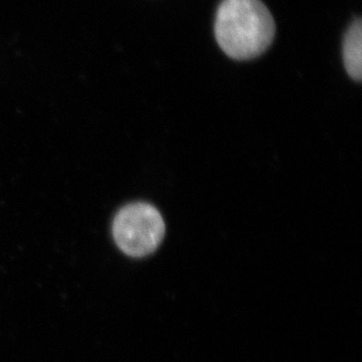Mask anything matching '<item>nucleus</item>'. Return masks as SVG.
Segmentation results:
<instances>
[{
    "mask_svg": "<svg viewBox=\"0 0 362 362\" xmlns=\"http://www.w3.org/2000/svg\"><path fill=\"white\" fill-rule=\"evenodd\" d=\"M275 33L273 16L261 0H223L218 6L214 35L230 58L247 61L261 56Z\"/></svg>",
    "mask_w": 362,
    "mask_h": 362,
    "instance_id": "1",
    "label": "nucleus"
},
{
    "mask_svg": "<svg viewBox=\"0 0 362 362\" xmlns=\"http://www.w3.org/2000/svg\"><path fill=\"white\" fill-rule=\"evenodd\" d=\"M165 223L149 204L134 202L122 207L113 221V237L119 249L132 258H142L160 246Z\"/></svg>",
    "mask_w": 362,
    "mask_h": 362,
    "instance_id": "2",
    "label": "nucleus"
},
{
    "mask_svg": "<svg viewBox=\"0 0 362 362\" xmlns=\"http://www.w3.org/2000/svg\"><path fill=\"white\" fill-rule=\"evenodd\" d=\"M343 62L345 70L354 80L362 78V21L357 18L345 35L343 42Z\"/></svg>",
    "mask_w": 362,
    "mask_h": 362,
    "instance_id": "3",
    "label": "nucleus"
}]
</instances>
